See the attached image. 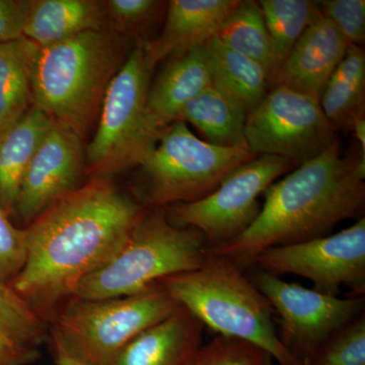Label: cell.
Returning a JSON list of instances; mask_svg holds the SVG:
<instances>
[{
    "label": "cell",
    "mask_w": 365,
    "mask_h": 365,
    "mask_svg": "<svg viewBox=\"0 0 365 365\" xmlns=\"http://www.w3.org/2000/svg\"><path fill=\"white\" fill-rule=\"evenodd\" d=\"M148 209L93 178L49 206L28 227L25 264L11 287L35 309H51L102 267Z\"/></svg>",
    "instance_id": "6da1fadb"
},
{
    "label": "cell",
    "mask_w": 365,
    "mask_h": 365,
    "mask_svg": "<svg viewBox=\"0 0 365 365\" xmlns=\"http://www.w3.org/2000/svg\"><path fill=\"white\" fill-rule=\"evenodd\" d=\"M364 155L359 150L343 158L337 138L266 189L260 215L244 234L208 251L245 272L265 250L331 235L340 222L364 215Z\"/></svg>",
    "instance_id": "7a4b0ae2"
},
{
    "label": "cell",
    "mask_w": 365,
    "mask_h": 365,
    "mask_svg": "<svg viewBox=\"0 0 365 365\" xmlns=\"http://www.w3.org/2000/svg\"><path fill=\"white\" fill-rule=\"evenodd\" d=\"M134 45L135 41L106 28L40 47L33 76V107L83 141Z\"/></svg>",
    "instance_id": "3957f363"
},
{
    "label": "cell",
    "mask_w": 365,
    "mask_h": 365,
    "mask_svg": "<svg viewBox=\"0 0 365 365\" xmlns=\"http://www.w3.org/2000/svg\"><path fill=\"white\" fill-rule=\"evenodd\" d=\"M204 327L261 348L277 365H302L278 337L270 302L235 264L208 251L201 267L158 283Z\"/></svg>",
    "instance_id": "277c9868"
},
{
    "label": "cell",
    "mask_w": 365,
    "mask_h": 365,
    "mask_svg": "<svg viewBox=\"0 0 365 365\" xmlns=\"http://www.w3.org/2000/svg\"><path fill=\"white\" fill-rule=\"evenodd\" d=\"M205 237L191 227H180L165 208L146 210L117 253L78 283L74 299L98 300L145 292L160 281L201 267Z\"/></svg>",
    "instance_id": "5b68a950"
},
{
    "label": "cell",
    "mask_w": 365,
    "mask_h": 365,
    "mask_svg": "<svg viewBox=\"0 0 365 365\" xmlns=\"http://www.w3.org/2000/svg\"><path fill=\"white\" fill-rule=\"evenodd\" d=\"M179 307L158 284L129 297H73L53 323L54 349L81 365H109L139 334L167 319Z\"/></svg>",
    "instance_id": "8992f818"
},
{
    "label": "cell",
    "mask_w": 365,
    "mask_h": 365,
    "mask_svg": "<svg viewBox=\"0 0 365 365\" xmlns=\"http://www.w3.org/2000/svg\"><path fill=\"white\" fill-rule=\"evenodd\" d=\"M254 158L247 148H220L201 140L177 120L138 165L143 202L153 208L195 202Z\"/></svg>",
    "instance_id": "52a82bcc"
},
{
    "label": "cell",
    "mask_w": 365,
    "mask_h": 365,
    "mask_svg": "<svg viewBox=\"0 0 365 365\" xmlns=\"http://www.w3.org/2000/svg\"><path fill=\"white\" fill-rule=\"evenodd\" d=\"M153 69L143 42L135 41L108 88L97 130L86 150V173L91 179L138 167L157 145L145 114Z\"/></svg>",
    "instance_id": "ba28073f"
},
{
    "label": "cell",
    "mask_w": 365,
    "mask_h": 365,
    "mask_svg": "<svg viewBox=\"0 0 365 365\" xmlns=\"http://www.w3.org/2000/svg\"><path fill=\"white\" fill-rule=\"evenodd\" d=\"M297 167L274 155L254 158L230 173L212 193L195 202L170 205L165 213L173 225L198 230L209 248L223 246L253 225L266 189Z\"/></svg>",
    "instance_id": "9c48e42d"
},
{
    "label": "cell",
    "mask_w": 365,
    "mask_h": 365,
    "mask_svg": "<svg viewBox=\"0 0 365 365\" xmlns=\"http://www.w3.org/2000/svg\"><path fill=\"white\" fill-rule=\"evenodd\" d=\"M337 138L319 101L280 86L249 113L245 127L255 157L274 155L297 165L318 157Z\"/></svg>",
    "instance_id": "30bf717a"
},
{
    "label": "cell",
    "mask_w": 365,
    "mask_h": 365,
    "mask_svg": "<svg viewBox=\"0 0 365 365\" xmlns=\"http://www.w3.org/2000/svg\"><path fill=\"white\" fill-rule=\"evenodd\" d=\"M252 281L278 316V337L302 365L334 333L362 314L364 297L319 292L257 269Z\"/></svg>",
    "instance_id": "8fae6325"
},
{
    "label": "cell",
    "mask_w": 365,
    "mask_h": 365,
    "mask_svg": "<svg viewBox=\"0 0 365 365\" xmlns=\"http://www.w3.org/2000/svg\"><path fill=\"white\" fill-rule=\"evenodd\" d=\"M254 265L277 276L306 278L323 294L337 295L346 287L351 290L349 297H364L365 217L335 234L265 250Z\"/></svg>",
    "instance_id": "7c38bea8"
},
{
    "label": "cell",
    "mask_w": 365,
    "mask_h": 365,
    "mask_svg": "<svg viewBox=\"0 0 365 365\" xmlns=\"http://www.w3.org/2000/svg\"><path fill=\"white\" fill-rule=\"evenodd\" d=\"M85 172L83 140L54 122L26 169L14 213L30 225L53 203L78 189Z\"/></svg>",
    "instance_id": "4fadbf2b"
},
{
    "label": "cell",
    "mask_w": 365,
    "mask_h": 365,
    "mask_svg": "<svg viewBox=\"0 0 365 365\" xmlns=\"http://www.w3.org/2000/svg\"><path fill=\"white\" fill-rule=\"evenodd\" d=\"M349 44L328 19L322 16L307 29L281 64L272 86H280L319 101Z\"/></svg>",
    "instance_id": "5bb4252c"
},
{
    "label": "cell",
    "mask_w": 365,
    "mask_h": 365,
    "mask_svg": "<svg viewBox=\"0 0 365 365\" xmlns=\"http://www.w3.org/2000/svg\"><path fill=\"white\" fill-rule=\"evenodd\" d=\"M211 86L204 44L165 60L150 83L146 100V123L151 135L158 141L177 121L182 108Z\"/></svg>",
    "instance_id": "9a60e30c"
},
{
    "label": "cell",
    "mask_w": 365,
    "mask_h": 365,
    "mask_svg": "<svg viewBox=\"0 0 365 365\" xmlns=\"http://www.w3.org/2000/svg\"><path fill=\"white\" fill-rule=\"evenodd\" d=\"M240 0H170L162 32L143 42L153 68L170 57L205 44L215 37Z\"/></svg>",
    "instance_id": "2e32d148"
},
{
    "label": "cell",
    "mask_w": 365,
    "mask_h": 365,
    "mask_svg": "<svg viewBox=\"0 0 365 365\" xmlns=\"http://www.w3.org/2000/svg\"><path fill=\"white\" fill-rule=\"evenodd\" d=\"M205 327L180 306L167 319L139 334L109 365H193Z\"/></svg>",
    "instance_id": "e0dca14e"
},
{
    "label": "cell",
    "mask_w": 365,
    "mask_h": 365,
    "mask_svg": "<svg viewBox=\"0 0 365 365\" xmlns=\"http://www.w3.org/2000/svg\"><path fill=\"white\" fill-rule=\"evenodd\" d=\"M106 28V0H32L24 37L45 47Z\"/></svg>",
    "instance_id": "ac0fdd59"
},
{
    "label": "cell",
    "mask_w": 365,
    "mask_h": 365,
    "mask_svg": "<svg viewBox=\"0 0 365 365\" xmlns=\"http://www.w3.org/2000/svg\"><path fill=\"white\" fill-rule=\"evenodd\" d=\"M54 121L32 107L0 138V206L14 213L24 177Z\"/></svg>",
    "instance_id": "d6986e66"
},
{
    "label": "cell",
    "mask_w": 365,
    "mask_h": 365,
    "mask_svg": "<svg viewBox=\"0 0 365 365\" xmlns=\"http://www.w3.org/2000/svg\"><path fill=\"white\" fill-rule=\"evenodd\" d=\"M211 83L245 111L251 113L272 88V81L260 64L228 49L216 38L204 44Z\"/></svg>",
    "instance_id": "ffe728a7"
},
{
    "label": "cell",
    "mask_w": 365,
    "mask_h": 365,
    "mask_svg": "<svg viewBox=\"0 0 365 365\" xmlns=\"http://www.w3.org/2000/svg\"><path fill=\"white\" fill-rule=\"evenodd\" d=\"M39 50L25 37L0 44V138L33 107V76Z\"/></svg>",
    "instance_id": "44dd1931"
},
{
    "label": "cell",
    "mask_w": 365,
    "mask_h": 365,
    "mask_svg": "<svg viewBox=\"0 0 365 365\" xmlns=\"http://www.w3.org/2000/svg\"><path fill=\"white\" fill-rule=\"evenodd\" d=\"M247 116L242 106L211 86L182 108L178 120L195 127L206 143L220 148H247Z\"/></svg>",
    "instance_id": "7402d4cb"
},
{
    "label": "cell",
    "mask_w": 365,
    "mask_h": 365,
    "mask_svg": "<svg viewBox=\"0 0 365 365\" xmlns=\"http://www.w3.org/2000/svg\"><path fill=\"white\" fill-rule=\"evenodd\" d=\"M319 103L336 132L351 130L353 122L365 116V53L361 46L349 45Z\"/></svg>",
    "instance_id": "603a6c76"
},
{
    "label": "cell",
    "mask_w": 365,
    "mask_h": 365,
    "mask_svg": "<svg viewBox=\"0 0 365 365\" xmlns=\"http://www.w3.org/2000/svg\"><path fill=\"white\" fill-rule=\"evenodd\" d=\"M215 38L228 49L263 66L273 83L277 64L258 1L240 0L218 29Z\"/></svg>",
    "instance_id": "cb8c5ba5"
},
{
    "label": "cell",
    "mask_w": 365,
    "mask_h": 365,
    "mask_svg": "<svg viewBox=\"0 0 365 365\" xmlns=\"http://www.w3.org/2000/svg\"><path fill=\"white\" fill-rule=\"evenodd\" d=\"M258 4L270 36L278 71L302 34L323 14L318 1L312 0H260Z\"/></svg>",
    "instance_id": "d4e9b609"
},
{
    "label": "cell",
    "mask_w": 365,
    "mask_h": 365,
    "mask_svg": "<svg viewBox=\"0 0 365 365\" xmlns=\"http://www.w3.org/2000/svg\"><path fill=\"white\" fill-rule=\"evenodd\" d=\"M0 334L24 347L37 350L45 340L39 314L11 284L0 282Z\"/></svg>",
    "instance_id": "484cf974"
},
{
    "label": "cell",
    "mask_w": 365,
    "mask_h": 365,
    "mask_svg": "<svg viewBox=\"0 0 365 365\" xmlns=\"http://www.w3.org/2000/svg\"><path fill=\"white\" fill-rule=\"evenodd\" d=\"M169 1L163 0H106L108 28L133 41L158 25L167 14Z\"/></svg>",
    "instance_id": "4316f807"
},
{
    "label": "cell",
    "mask_w": 365,
    "mask_h": 365,
    "mask_svg": "<svg viewBox=\"0 0 365 365\" xmlns=\"http://www.w3.org/2000/svg\"><path fill=\"white\" fill-rule=\"evenodd\" d=\"M304 365H365V316L342 327Z\"/></svg>",
    "instance_id": "83f0119b"
},
{
    "label": "cell",
    "mask_w": 365,
    "mask_h": 365,
    "mask_svg": "<svg viewBox=\"0 0 365 365\" xmlns=\"http://www.w3.org/2000/svg\"><path fill=\"white\" fill-rule=\"evenodd\" d=\"M266 355L246 341L218 335L201 346L193 365H261Z\"/></svg>",
    "instance_id": "f1b7e54d"
},
{
    "label": "cell",
    "mask_w": 365,
    "mask_h": 365,
    "mask_svg": "<svg viewBox=\"0 0 365 365\" xmlns=\"http://www.w3.org/2000/svg\"><path fill=\"white\" fill-rule=\"evenodd\" d=\"M324 18L337 28L349 45L360 46L365 41L364 0H321Z\"/></svg>",
    "instance_id": "f546056e"
},
{
    "label": "cell",
    "mask_w": 365,
    "mask_h": 365,
    "mask_svg": "<svg viewBox=\"0 0 365 365\" xmlns=\"http://www.w3.org/2000/svg\"><path fill=\"white\" fill-rule=\"evenodd\" d=\"M26 256L25 230L14 227L0 206V282L13 283Z\"/></svg>",
    "instance_id": "4dcf8cb0"
},
{
    "label": "cell",
    "mask_w": 365,
    "mask_h": 365,
    "mask_svg": "<svg viewBox=\"0 0 365 365\" xmlns=\"http://www.w3.org/2000/svg\"><path fill=\"white\" fill-rule=\"evenodd\" d=\"M32 0H0V44L24 37Z\"/></svg>",
    "instance_id": "1f68e13d"
},
{
    "label": "cell",
    "mask_w": 365,
    "mask_h": 365,
    "mask_svg": "<svg viewBox=\"0 0 365 365\" xmlns=\"http://www.w3.org/2000/svg\"><path fill=\"white\" fill-rule=\"evenodd\" d=\"M37 356V350L19 345L0 334V365H26Z\"/></svg>",
    "instance_id": "d6a6232c"
},
{
    "label": "cell",
    "mask_w": 365,
    "mask_h": 365,
    "mask_svg": "<svg viewBox=\"0 0 365 365\" xmlns=\"http://www.w3.org/2000/svg\"><path fill=\"white\" fill-rule=\"evenodd\" d=\"M353 135L356 140L359 141L360 145V151L365 157V116L357 118L351 127Z\"/></svg>",
    "instance_id": "836d02e7"
},
{
    "label": "cell",
    "mask_w": 365,
    "mask_h": 365,
    "mask_svg": "<svg viewBox=\"0 0 365 365\" xmlns=\"http://www.w3.org/2000/svg\"><path fill=\"white\" fill-rule=\"evenodd\" d=\"M55 350V359H56V365H81L76 360L72 359L66 353L60 351L58 349Z\"/></svg>",
    "instance_id": "e575fe53"
},
{
    "label": "cell",
    "mask_w": 365,
    "mask_h": 365,
    "mask_svg": "<svg viewBox=\"0 0 365 365\" xmlns=\"http://www.w3.org/2000/svg\"><path fill=\"white\" fill-rule=\"evenodd\" d=\"M261 365H277L276 362L274 361L272 359H271L269 355H266L265 359H264L263 362H262Z\"/></svg>",
    "instance_id": "d590c367"
}]
</instances>
